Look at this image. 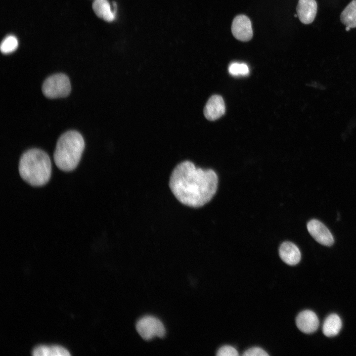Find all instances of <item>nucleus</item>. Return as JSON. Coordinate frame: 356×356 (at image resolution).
<instances>
[{
	"instance_id": "1",
	"label": "nucleus",
	"mask_w": 356,
	"mask_h": 356,
	"mask_svg": "<svg viewBox=\"0 0 356 356\" xmlns=\"http://www.w3.org/2000/svg\"><path fill=\"white\" fill-rule=\"evenodd\" d=\"M218 176L211 169L196 168L190 161L178 164L173 171L170 188L182 204L196 208L209 202L218 187Z\"/></svg>"
},
{
	"instance_id": "10",
	"label": "nucleus",
	"mask_w": 356,
	"mask_h": 356,
	"mask_svg": "<svg viewBox=\"0 0 356 356\" xmlns=\"http://www.w3.org/2000/svg\"><path fill=\"white\" fill-rule=\"evenodd\" d=\"M296 10L302 23L310 24L313 22L316 14V2L315 0H299Z\"/></svg>"
},
{
	"instance_id": "14",
	"label": "nucleus",
	"mask_w": 356,
	"mask_h": 356,
	"mask_svg": "<svg viewBox=\"0 0 356 356\" xmlns=\"http://www.w3.org/2000/svg\"><path fill=\"white\" fill-rule=\"evenodd\" d=\"M35 356H68L69 352L64 348L59 346H39L32 351Z\"/></svg>"
},
{
	"instance_id": "6",
	"label": "nucleus",
	"mask_w": 356,
	"mask_h": 356,
	"mask_svg": "<svg viewBox=\"0 0 356 356\" xmlns=\"http://www.w3.org/2000/svg\"><path fill=\"white\" fill-rule=\"evenodd\" d=\"M231 30L233 36L240 41L248 42L252 38V23L245 15H238L233 19Z\"/></svg>"
},
{
	"instance_id": "9",
	"label": "nucleus",
	"mask_w": 356,
	"mask_h": 356,
	"mask_svg": "<svg viewBox=\"0 0 356 356\" xmlns=\"http://www.w3.org/2000/svg\"><path fill=\"white\" fill-rule=\"evenodd\" d=\"M225 111V106L222 97L219 95H213L208 100L204 109V114L209 121H214L222 117Z\"/></svg>"
},
{
	"instance_id": "21",
	"label": "nucleus",
	"mask_w": 356,
	"mask_h": 356,
	"mask_svg": "<svg viewBox=\"0 0 356 356\" xmlns=\"http://www.w3.org/2000/svg\"><path fill=\"white\" fill-rule=\"evenodd\" d=\"M294 17H298L297 14H295L294 15Z\"/></svg>"
},
{
	"instance_id": "4",
	"label": "nucleus",
	"mask_w": 356,
	"mask_h": 356,
	"mask_svg": "<svg viewBox=\"0 0 356 356\" xmlns=\"http://www.w3.org/2000/svg\"><path fill=\"white\" fill-rule=\"evenodd\" d=\"M44 94L50 98L67 96L71 91L68 77L63 74H56L48 77L42 86Z\"/></svg>"
},
{
	"instance_id": "8",
	"label": "nucleus",
	"mask_w": 356,
	"mask_h": 356,
	"mask_svg": "<svg viewBox=\"0 0 356 356\" xmlns=\"http://www.w3.org/2000/svg\"><path fill=\"white\" fill-rule=\"evenodd\" d=\"M296 323L298 329L306 334L314 332L319 326V320L316 314L310 310L300 312L296 317Z\"/></svg>"
},
{
	"instance_id": "18",
	"label": "nucleus",
	"mask_w": 356,
	"mask_h": 356,
	"mask_svg": "<svg viewBox=\"0 0 356 356\" xmlns=\"http://www.w3.org/2000/svg\"><path fill=\"white\" fill-rule=\"evenodd\" d=\"M218 356H237L239 354L237 351L233 347L225 345L221 347L217 352Z\"/></svg>"
},
{
	"instance_id": "11",
	"label": "nucleus",
	"mask_w": 356,
	"mask_h": 356,
	"mask_svg": "<svg viewBox=\"0 0 356 356\" xmlns=\"http://www.w3.org/2000/svg\"><path fill=\"white\" fill-rule=\"evenodd\" d=\"M279 254L281 260L288 265H296L301 260V255L299 248L289 241L281 244L279 249Z\"/></svg>"
},
{
	"instance_id": "16",
	"label": "nucleus",
	"mask_w": 356,
	"mask_h": 356,
	"mask_svg": "<svg viewBox=\"0 0 356 356\" xmlns=\"http://www.w3.org/2000/svg\"><path fill=\"white\" fill-rule=\"evenodd\" d=\"M18 44V41L15 36H8L1 43L0 51L4 54L11 53L16 50Z\"/></svg>"
},
{
	"instance_id": "20",
	"label": "nucleus",
	"mask_w": 356,
	"mask_h": 356,
	"mask_svg": "<svg viewBox=\"0 0 356 356\" xmlns=\"http://www.w3.org/2000/svg\"><path fill=\"white\" fill-rule=\"evenodd\" d=\"M351 28L350 27L346 26V31H349L350 30Z\"/></svg>"
},
{
	"instance_id": "12",
	"label": "nucleus",
	"mask_w": 356,
	"mask_h": 356,
	"mask_svg": "<svg viewBox=\"0 0 356 356\" xmlns=\"http://www.w3.org/2000/svg\"><path fill=\"white\" fill-rule=\"evenodd\" d=\"M114 9L111 8L108 0H94L92 7L95 14L100 18L107 22H112L115 19L117 5L113 2Z\"/></svg>"
},
{
	"instance_id": "5",
	"label": "nucleus",
	"mask_w": 356,
	"mask_h": 356,
	"mask_svg": "<svg viewBox=\"0 0 356 356\" xmlns=\"http://www.w3.org/2000/svg\"><path fill=\"white\" fill-rule=\"evenodd\" d=\"M138 333L145 340L152 339L155 336L163 338L166 334L165 327L161 321L151 315L140 318L136 323Z\"/></svg>"
},
{
	"instance_id": "15",
	"label": "nucleus",
	"mask_w": 356,
	"mask_h": 356,
	"mask_svg": "<svg viewBox=\"0 0 356 356\" xmlns=\"http://www.w3.org/2000/svg\"><path fill=\"white\" fill-rule=\"evenodd\" d=\"M342 23L351 28L356 27V0L350 2L340 15Z\"/></svg>"
},
{
	"instance_id": "13",
	"label": "nucleus",
	"mask_w": 356,
	"mask_h": 356,
	"mask_svg": "<svg viewBox=\"0 0 356 356\" xmlns=\"http://www.w3.org/2000/svg\"><path fill=\"white\" fill-rule=\"evenodd\" d=\"M342 325L340 317L336 314H331L324 321L322 326L323 333L327 337H334L339 333Z\"/></svg>"
},
{
	"instance_id": "3",
	"label": "nucleus",
	"mask_w": 356,
	"mask_h": 356,
	"mask_svg": "<svg viewBox=\"0 0 356 356\" xmlns=\"http://www.w3.org/2000/svg\"><path fill=\"white\" fill-rule=\"evenodd\" d=\"M85 148V142L78 132L70 131L59 138L53 158L57 167L61 170L70 172L78 166Z\"/></svg>"
},
{
	"instance_id": "2",
	"label": "nucleus",
	"mask_w": 356,
	"mask_h": 356,
	"mask_svg": "<svg viewBox=\"0 0 356 356\" xmlns=\"http://www.w3.org/2000/svg\"><path fill=\"white\" fill-rule=\"evenodd\" d=\"M18 169L22 178L34 186L45 184L51 177L49 157L39 149H31L25 151L21 156Z\"/></svg>"
},
{
	"instance_id": "17",
	"label": "nucleus",
	"mask_w": 356,
	"mask_h": 356,
	"mask_svg": "<svg viewBox=\"0 0 356 356\" xmlns=\"http://www.w3.org/2000/svg\"><path fill=\"white\" fill-rule=\"evenodd\" d=\"M229 73L233 76L248 75L249 70L245 63L234 62L230 64L228 67Z\"/></svg>"
},
{
	"instance_id": "7",
	"label": "nucleus",
	"mask_w": 356,
	"mask_h": 356,
	"mask_svg": "<svg viewBox=\"0 0 356 356\" xmlns=\"http://www.w3.org/2000/svg\"><path fill=\"white\" fill-rule=\"evenodd\" d=\"M307 229L311 235L319 243L326 246L333 244V235L321 222L315 219L310 221L307 223Z\"/></svg>"
},
{
	"instance_id": "19",
	"label": "nucleus",
	"mask_w": 356,
	"mask_h": 356,
	"mask_svg": "<svg viewBox=\"0 0 356 356\" xmlns=\"http://www.w3.org/2000/svg\"><path fill=\"white\" fill-rule=\"evenodd\" d=\"M244 356H267L268 354L263 349L259 347H253L245 351Z\"/></svg>"
}]
</instances>
